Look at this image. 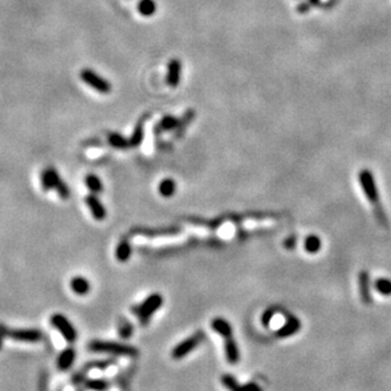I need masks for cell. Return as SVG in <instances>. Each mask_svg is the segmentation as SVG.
Listing matches in <instances>:
<instances>
[{"label":"cell","mask_w":391,"mask_h":391,"mask_svg":"<svg viewBox=\"0 0 391 391\" xmlns=\"http://www.w3.org/2000/svg\"><path fill=\"white\" fill-rule=\"evenodd\" d=\"M89 351L98 353H109L115 356H126V357H137L138 349L134 345L122 344L109 340H92L89 343Z\"/></svg>","instance_id":"obj_1"},{"label":"cell","mask_w":391,"mask_h":391,"mask_svg":"<svg viewBox=\"0 0 391 391\" xmlns=\"http://www.w3.org/2000/svg\"><path fill=\"white\" fill-rule=\"evenodd\" d=\"M163 305V296L160 293H152L148 299H145L141 304L132 307V312L137 316L141 325H148L153 315L158 311Z\"/></svg>","instance_id":"obj_2"},{"label":"cell","mask_w":391,"mask_h":391,"mask_svg":"<svg viewBox=\"0 0 391 391\" xmlns=\"http://www.w3.org/2000/svg\"><path fill=\"white\" fill-rule=\"evenodd\" d=\"M358 181L359 184H361L362 191H363L365 196L367 197V200L371 202L374 208L381 206L377 186H376L375 178H374L372 171L368 170V169H363V170L359 171Z\"/></svg>","instance_id":"obj_3"},{"label":"cell","mask_w":391,"mask_h":391,"mask_svg":"<svg viewBox=\"0 0 391 391\" xmlns=\"http://www.w3.org/2000/svg\"><path fill=\"white\" fill-rule=\"evenodd\" d=\"M204 338H206V334H204V330H197L196 333L188 337L187 339L182 340L179 344H177L171 351V357L173 359H182L184 358L186 356H188L191 352H193L194 349L197 348L198 345L201 343L204 342Z\"/></svg>","instance_id":"obj_4"},{"label":"cell","mask_w":391,"mask_h":391,"mask_svg":"<svg viewBox=\"0 0 391 391\" xmlns=\"http://www.w3.org/2000/svg\"><path fill=\"white\" fill-rule=\"evenodd\" d=\"M80 79L85 83L86 85L96 89L97 92L102 93V94H108L111 92V83L101 75H98L92 69H83L80 71Z\"/></svg>","instance_id":"obj_5"},{"label":"cell","mask_w":391,"mask_h":391,"mask_svg":"<svg viewBox=\"0 0 391 391\" xmlns=\"http://www.w3.org/2000/svg\"><path fill=\"white\" fill-rule=\"evenodd\" d=\"M51 324H52L53 328L57 329L61 333V335L65 338L66 342H75L76 338H78V333H76V329L68 320L66 316H64L63 314H53L51 316Z\"/></svg>","instance_id":"obj_6"},{"label":"cell","mask_w":391,"mask_h":391,"mask_svg":"<svg viewBox=\"0 0 391 391\" xmlns=\"http://www.w3.org/2000/svg\"><path fill=\"white\" fill-rule=\"evenodd\" d=\"M8 337L17 342L37 343L42 339L43 334L40 329H13L9 330Z\"/></svg>","instance_id":"obj_7"},{"label":"cell","mask_w":391,"mask_h":391,"mask_svg":"<svg viewBox=\"0 0 391 391\" xmlns=\"http://www.w3.org/2000/svg\"><path fill=\"white\" fill-rule=\"evenodd\" d=\"M221 382L225 388L229 391H262V389L256 384H247V385H240L239 382L235 380L233 375L225 374L221 377Z\"/></svg>","instance_id":"obj_8"},{"label":"cell","mask_w":391,"mask_h":391,"mask_svg":"<svg viewBox=\"0 0 391 391\" xmlns=\"http://www.w3.org/2000/svg\"><path fill=\"white\" fill-rule=\"evenodd\" d=\"M300 329H301V322H300V319H297L293 315H289L285 324L282 325V328H279L276 332V335L277 338H289V337L295 335L296 333H299Z\"/></svg>","instance_id":"obj_9"},{"label":"cell","mask_w":391,"mask_h":391,"mask_svg":"<svg viewBox=\"0 0 391 391\" xmlns=\"http://www.w3.org/2000/svg\"><path fill=\"white\" fill-rule=\"evenodd\" d=\"M181 233V229L178 227H167V229H144V227H136L131 231V234L136 235H142L148 238L156 237H170V235H177Z\"/></svg>","instance_id":"obj_10"},{"label":"cell","mask_w":391,"mask_h":391,"mask_svg":"<svg viewBox=\"0 0 391 391\" xmlns=\"http://www.w3.org/2000/svg\"><path fill=\"white\" fill-rule=\"evenodd\" d=\"M85 204L96 220L98 221L104 220L105 216H107V210H105V207L103 206L102 202L99 201V198L97 197L96 193L88 194L85 197Z\"/></svg>","instance_id":"obj_11"},{"label":"cell","mask_w":391,"mask_h":391,"mask_svg":"<svg viewBox=\"0 0 391 391\" xmlns=\"http://www.w3.org/2000/svg\"><path fill=\"white\" fill-rule=\"evenodd\" d=\"M63 181L60 178L59 173L56 170L55 168H46L45 170H42L41 173V184H42V188L45 191H51V189H55L57 187V184L60 182Z\"/></svg>","instance_id":"obj_12"},{"label":"cell","mask_w":391,"mask_h":391,"mask_svg":"<svg viewBox=\"0 0 391 391\" xmlns=\"http://www.w3.org/2000/svg\"><path fill=\"white\" fill-rule=\"evenodd\" d=\"M358 283H359V295H361L362 303L366 305L372 304V296H371V278L370 274L366 271H362L358 274Z\"/></svg>","instance_id":"obj_13"},{"label":"cell","mask_w":391,"mask_h":391,"mask_svg":"<svg viewBox=\"0 0 391 391\" xmlns=\"http://www.w3.org/2000/svg\"><path fill=\"white\" fill-rule=\"evenodd\" d=\"M223 348H225V356H226V361L230 365H237L240 361V351L239 345L235 342L234 337L223 339Z\"/></svg>","instance_id":"obj_14"},{"label":"cell","mask_w":391,"mask_h":391,"mask_svg":"<svg viewBox=\"0 0 391 391\" xmlns=\"http://www.w3.org/2000/svg\"><path fill=\"white\" fill-rule=\"evenodd\" d=\"M181 72H182V64L178 59L170 60V63L168 65V76L167 83L168 85L171 88H175L179 84L181 80Z\"/></svg>","instance_id":"obj_15"},{"label":"cell","mask_w":391,"mask_h":391,"mask_svg":"<svg viewBox=\"0 0 391 391\" xmlns=\"http://www.w3.org/2000/svg\"><path fill=\"white\" fill-rule=\"evenodd\" d=\"M149 117H150V113H146L138 119V122L136 123V127L134 130V134H132L131 138L128 140L130 141V146L131 148H137L138 145L142 142V138H144V126L145 122L148 121Z\"/></svg>","instance_id":"obj_16"},{"label":"cell","mask_w":391,"mask_h":391,"mask_svg":"<svg viewBox=\"0 0 391 391\" xmlns=\"http://www.w3.org/2000/svg\"><path fill=\"white\" fill-rule=\"evenodd\" d=\"M211 328L214 329L217 334H220L223 339L230 338L233 337V328L231 324L227 320L222 319V318H215L211 323Z\"/></svg>","instance_id":"obj_17"},{"label":"cell","mask_w":391,"mask_h":391,"mask_svg":"<svg viewBox=\"0 0 391 391\" xmlns=\"http://www.w3.org/2000/svg\"><path fill=\"white\" fill-rule=\"evenodd\" d=\"M75 349L74 348H66L60 353L59 358H57V367L61 371H66L69 370L72 366L74 361H75Z\"/></svg>","instance_id":"obj_18"},{"label":"cell","mask_w":391,"mask_h":391,"mask_svg":"<svg viewBox=\"0 0 391 391\" xmlns=\"http://www.w3.org/2000/svg\"><path fill=\"white\" fill-rule=\"evenodd\" d=\"M131 245H130V241L126 237L122 238L119 240V245L116 248V258L119 260V262H127L131 256Z\"/></svg>","instance_id":"obj_19"},{"label":"cell","mask_w":391,"mask_h":391,"mask_svg":"<svg viewBox=\"0 0 391 391\" xmlns=\"http://www.w3.org/2000/svg\"><path fill=\"white\" fill-rule=\"evenodd\" d=\"M70 287H71L72 292H75L76 295H86L90 291V283L86 278L84 277H74L70 281Z\"/></svg>","instance_id":"obj_20"},{"label":"cell","mask_w":391,"mask_h":391,"mask_svg":"<svg viewBox=\"0 0 391 391\" xmlns=\"http://www.w3.org/2000/svg\"><path fill=\"white\" fill-rule=\"evenodd\" d=\"M177 125H178V119H175V117H173V116H167V117H164L161 121L158 122V125L155 126V132H156L158 135H160L161 132L170 131V130L175 128L177 127Z\"/></svg>","instance_id":"obj_21"},{"label":"cell","mask_w":391,"mask_h":391,"mask_svg":"<svg viewBox=\"0 0 391 391\" xmlns=\"http://www.w3.org/2000/svg\"><path fill=\"white\" fill-rule=\"evenodd\" d=\"M193 119H194V111L189 109L188 112H186L183 117L178 121V125L177 127H175L174 137L177 138L181 137V136L184 134V131H186V128H187L188 125H189V122H191Z\"/></svg>","instance_id":"obj_22"},{"label":"cell","mask_w":391,"mask_h":391,"mask_svg":"<svg viewBox=\"0 0 391 391\" xmlns=\"http://www.w3.org/2000/svg\"><path fill=\"white\" fill-rule=\"evenodd\" d=\"M304 247H305V250L307 253L315 254L322 249V240H320L319 237H316V235H309L305 239Z\"/></svg>","instance_id":"obj_23"},{"label":"cell","mask_w":391,"mask_h":391,"mask_svg":"<svg viewBox=\"0 0 391 391\" xmlns=\"http://www.w3.org/2000/svg\"><path fill=\"white\" fill-rule=\"evenodd\" d=\"M85 184L86 187H88V189L92 193H101V192L103 191V184H102V181L99 179L97 175L94 174H89L85 177Z\"/></svg>","instance_id":"obj_24"},{"label":"cell","mask_w":391,"mask_h":391,"mask_svg":"<svg viewBox=\"0 0 391 391\" xmlns=\"http://www.w3.org/2000/svg\"><path fill=\"white\" fill-rule=\"evenodd\" d=\"M109 381L104 378H92V380H86L85 386L89 390L93 391H105L109 389Z\"/></svg>","instance_id":"obj_25"},{"label":"cell","mask_w":391,"mask_h":391,"mask_svg":"<svg viewBox=\"0 0 391 391\" xmlns=\"http://www.w3.org/2000/svg\"><path fill=\"white\" fill-rule=\"evenodd\" d=\"M175 182L173 179H164V181L160 182V186H159V192L163 197H171L175 192Z\"/></svg>","instance_id":"obj_26"},{"label":"cell","mask_w":391,"mask_h":391,"mask_svg":"<svg viewBox=\"0 0 391 391\" xmlns=\"http://www.w3.org/2000/svg\"><path fill=\"white\" fill-rule=\"evenodd\" d=\"M108 142L111 146L116 149H126L130 146V141H127L125 137L119 134H116V132H111L108 135Z\"/></svg>","instance_id":"obj_27"},{"label":"cell","mask_w":391,"mask_h":391,"mask_svg":"<svg viewBox=\"0 0 391 391\" xmlns=\"http://www.w3.org/2000/svg\"><path fill=\"white\" fill-rule=\"evenodd\" d=\"M137 9L140 14L145 17H150L155 13L156 5L153 0H140L137 4Z\"/></svg>","instance_id":"obj_28"},{"label":"cell","mask_w":391,"mask_h":391,"mask_svg":"<svg viewBox=\"0 0 391 391\" xmlns=\"http://www.w3.org/2000/svg\"><path fill=\"white\" fill-rule=\"evenodd\" d=\"M132 333H134V325L127 319L121 318L119 320V334L121 335V338L128 339L132 335Z\"/></svg>","instance_id":"obj_29"},{"label":"cell","mask_w":391,"mask_h":391,"mask_svg":"<svg viewBox=\"0 0 391 391\" xmlns=\"http://www.w3.org/2000/svg\"><path fill=\"white\" fill-rule=\"evenodd\" d=\"M375 289L377 292L381 295L389 296L391 295V279L388 278H380L375 282Z\"/></svg>","instance_id":"obj_30"},{"label":"cell","mask_w":391,"mask_h":391,"mask_svg":"<svg viewBox=\"0 0 391 391\" xmlns=\"http://www.w3.org/2000/svg\"><path fill=\"white\" fill-rule=\"evenodd\" d=\"M55 189L57 191L59 196L63 198V200H68V198L70 197V189H69V187H68V184H66L64 181L60 182Z\"/></svg>","instance_id":"obj_31"},{"label":"cell","mask_w":391,"mask_h":391,"mask_svg":"<svg viewBox=\"0 0 391 391\" xmlns=\"http://www.w3.org/2000/svg\"><path fill=\"white\" fill-rule=\"evenodd\" d=\"M112 365H115V361H113V359H108V361L92 362V363H89L88 367L89 368H99V370H107V368L111 367Z\"/></svg>","instance_id":"obj_32"},{"label":"cell","mask_w":391,"mask_h":391,"mask_svg":"<svg viewBox=\"0 0 391 391\" xmlns=\"http://www.w3.org/2000/svg\"><path fill=\"white\" fill-rule=\"evenodd\" d=\"M274 314H276V309L274 307H272V309H268L264 311V314L262 315V323H263V325L268 326L271 324V322H272L273 316H274Z\"/></svg>","instance_id":"obj_33"},{"label":"cell","mask_w":391,"mask_h":391,"mask_svg":"<svg viewBox=\"0 0 391 391\" xmlns=\"http://www.w3.org/2000/svg\"><path fill=\"white\" fill-rule=\"evenodd\" d=\"M8 334H9V329L7 328L5 324H1V323H0V351L3 348V343L4 340H5V338L8 337Z\"/></svg>","instance_id":"obj_34"},{"label":"cell","mask_w":391,"mask_h":391,"mask_svg":"<svg viewBox=\"0 0 391 391\" xmlns=\"http://www.w3.org/2000/svg\"><path fill=\"white\" fill-rule=\"evenodd\" d=\"M296 247V237H289L285 240V248L289 250L295 249Z\"/></svg>","instance_id":"obj_35"}]
</instances>
